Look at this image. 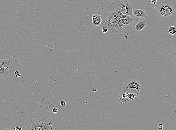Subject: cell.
Segmentation results:
<instances>
[{"label":"cell","mask_w":176,"mask_h":130,"mask_svg":"<svg viewBox=\"0 0 176 130\" xmlns=\"http://www.w3.org/2000/svg\"><path fill=\"white\" fill-rule=\"evenodd\" d=\"M123 1L124 0H114L101 9V27H106L109 31L116 34L114 26L122 15L121 9Z\"/></svg>","instance_id":"cell-1"},{"label":"cell","mask_w":176,"mask_h":130,"mask_svg":"<svg viewBox=\"0 0 176 130\" xmlns=\"http://www.w3.org/2000/svg\"><path fill=\"white\" fill-rule=\"evenodd\" d=\"M134 22V19L132 16L121 15L114 26L116 34L129 33L132 30Z\"/></svg>","instance_id":"cell-2"},{"label":"cell","mask_w":176,"mask_h":130,"mask_svg":"<svg viewBox=\"0 0 176 130\" xmlns=\"http://www.w3.org/2000/svg\"><path fill=\"white\" fill-rule=\"evenodd\" d=\"M14 70L13 61L7 59H0V78L4 79L8 77Z\"/></svg>","instance_id":"cell-3"},{"label":"cell","mask_w":176,"mask_h":130,"mask_svg":"<svg viewBox=\"0 0 176 130\" xmlns=\"http://www.w3.org/2000/svg\"><path fill=\"white\" fill-rule=\"evenodd\" d=\"M135 89L137 90L136 96L138 99L139 98V94L140 90V84L138 81L135 80H127L125 82L123 87L122 90L119 94V98L120 99L123 94L126 93L128 89Z\"/></svg>","instance_id":"cell-4"},{"label":"cell","mask_w":176,"mask_h":130,"mask_svg":"<svg viewBox=\"0 0 176 130\" xmlns=\"http://www.w3.org/2000/svg\"><path fill=\"white\" fill-rule=\"evenodd\" d=\"M157 11L160 15L163 17H168L175 12L174 8L167 3L160 4L157 7Z\"/></svg>","instance_id":"cell-5"},{"label":"cell","mask_w":176,"mask_h":130,"mask_svg":"<svg viewBox=\"0 0 176 130\" xmlns=\"http://www.w3.org/2000/svg\"><path fill=\"white\" fill-rule=\"evenodd\" d=\"M52 124L44 122L37 121L32 123L31 126L32 130H46L53 129Z\"/></svg>","instance_id":"cell-6"},{"label":"cell","mask_w":176,"mask_h":130,"mask_svg":"<svg viewBox=\"0 0 176 130\" xmlns=\"http://www.w3.org/2000/svg\"><path fill=\"white\" fill-rule=\"evenodd\" d=\"M133 10V6L127 0H124L121 8V14L132 16Z\"/></svg>","instance_id":"cell-7"},{"label":"cell","mask_w":176,"mask_h":130,"mask_svg":"<svg viewBox=\"0 0 176 130\" xmlns=\"http://www.w3.org/2000/svg\"><path fill=\"white\" fill-rule=\"evenodd\" d=\"M147 22L144 20H137L134 21L133 23L132 28L136 31H141L145 28L147 26Z\"/></svg>","instance_id":"cell-8"},{"label":"cell","mask_w":176,"mask_h":130,"mask_svg":"<svg viewBox=\"0 0 176 130\" xmlns=\"http://www.w3.org/2000/svg\"><path fill=\"white\" fill-rule=\"evenodd\" d=\"M147 12L142 9H136L133 10L132 16L139 20H144L147 17Z\"/></svg>","instance_id":"cell-9"},{"label":"cell","mask_w":176,"mask_h":130,"mask_svg":"<svg viewBox=\"0 0 176 130\" xmlns=\"http://www.w3.org/2000/svg\"><path fill=\"white\" fill-rule=\"evenodd\" d=\"M92 21L94 26H100L102 22V16L100 14L97 13L93 15Z\"/></svg>","instance_id":"cell-10"},{"label":"cell","mask_w":176,"mask_h":130,"mask_svg":"<svg viewBox=\"0 0 176 130\" xmlns=\"http://www.w3.org/2000/svg\"><path fill=\"white\" fill-rule=\"evenodd\" d=\"M168 31L171 35H175L176 33V27L174 26H171L169 27Z\"/></svg>","instance_id":"cell-11"},{"label":"cell","mask_w":176,"mask_h":130,"mask_svg":"<svg viewBox=\"0 0 176 130\" xmlns=\"http://www.w3.org/2000/svg\"><path fill=\"white\" fill-rule=\"evenodd\" d=\"M127 95L128 98L133 101L134 100L135 98H137L136 94L133 93H127Z\"/></svg>","instance_id":"cell-12"},{"label":"cell","mask_w":176,"mask_h":130,"mask_svg":"<svg viewBox=\"0 0 176 130\" xmlns=\"http://www.w3.org/2000/svg\"><path fill=\"white\" fill-rule=\"evenodd\" d=\"M176 49H173L172 51V56L173 61L176 64Z\"/></svg>","instance_id":"cell-13"},{"label":"cell","mask_w":176,"mask_h":130,"mask_svg":"<svg viewBox=\"0 0 176 130\" xmlns=\"http://www.w3.org/2000/svg\"><path fill=\"white\" fill-rule=\"evenodd\" d=\"M15 75L16 76V77H20L21 76V74H20L19 72L17 70L15 71L14 72Z\"/></svg>","instance_id":"cell-14"},{"label":"cell","mask_w":176,"mask_h":130,"mask_svg":"<svg viewBox=\"0 0 176 130\" xmlns=\"http://www.w3.org/2000/svg\"><path fill=\"white\" fill-rule=\"evenodd\" d=\"M102 31L104 33H106L108 31H109L108 29L106 27H102Z\"/></svg>","instance_id":"cell-15"},{"label":"cell","mask_w":176,"mask_h":130,"mask_svg":"<svg viewBox=\"0 0 176 130\" xmlns=\"http://www.w3.org/2000/svg\"><path fill=\"white\" fill-rule=\"evenodd\" d=\"M60 104L61 106H65V105H66V102L64 101H62L60 102Z\"/></svg>","instance_id":"cell-16"},{"label":"cell","mask_w":176,"mask_h":130,"mask_svg":"<svg viewBox=\"0 0 176 130\" xmlns=\"http://www.w3.org/2000/svg\"><path fill=\"white\" fill-rule=\"evenodd\" d=\"M58 109L57 108H54L52 109V111L54 113H57L58 112Z\"/></svg>","instance_id":"cell-17"},{"label":"cell","mask_w":176,"mask_h":130,"mask_svg":"<svg viewBox=\"0 0 176 130\" xmlns=\"http://www.w3.org/2000/svg\"><path fill=\"white\" fill-rule=\"evenodd\" d=\"M158 0H151V3L152 4H153L154 5H155L156 4L157 1Z\"/></svg>","instance_id":"cell-18"},{"label":"cell","mask_w":176,"mask_h":130,"mask_svg":"<svg viewBox=\"0 0 176 130\" xmlns=\"http://www.w3.org/2000/svg\"><path fill=\"white\" fill-rule=\"evenodd\" d=\"M14 129L16 130H22V129L21 128H20V127L17 126L15 128H14Z\"/></svg>","instance_id":"cell-19"},{"label":"cell","mask_w":176,"mask_h":130,"mask_svg":"<svg viewBox=\"0 0 176 130\" xmlns=\"http://www.w3.org/2000/svg\"><path fill=\"white\" fill-rule=\"evenodd\" d=\"M28 1H30V0H28Z\"/></svg>","instance_id":"cell-20"}]
</instances>
